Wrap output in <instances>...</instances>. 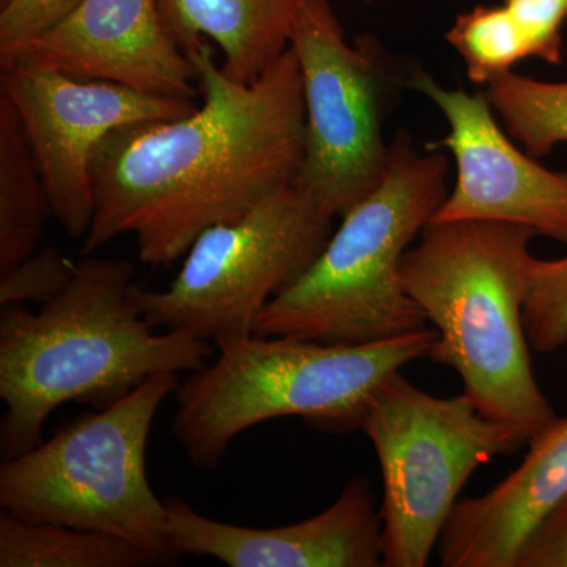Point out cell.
Returning a JSON list of instances; mask_svg holds the SVG:
<instances>
[{"instance_id":"cell-12","label":"cell","mask_w":567,"mask_h":567,"mask_svg":"<svg viewBox=\"0 0 567 567\" xmlns=\"http://www.w3.org/2000/svg\"><path fill=\"white\" fill-rule=\"evenodd\" d=\"M14 61L167 99L197 96L196 69L164 28L156 0H81L0 66Z\"/></svg>"},{"instance_id":"cell-3","label":"cell","mask_w":567,"mask_h":567,"mask_svg":"<svg viewBox=\"0 0 567 567\" xmlns=\"http://www.w3.org/2000/svg\"><path fill=\"white\" fill-rule=\"evenodd\" d=\"M535 237L516 224H429L401 262L405 292L439 333L429 360L456 371L477 412L528 445L558 420L524 327Z\"/></svg>"},{"instance_id":"cell-6","label":"cell","mask_w":567,"mask_h":567,"mask_svg":"<svg viewBox=\"0 0 567 567\" xmlns=\"http://www.w3.org/2000/svg\"><path fill=\"white\" fill-rule=\"evenodd\" d=\"M178 374L148 377L121 401L70 421L47 442L0 465V506L39 524L121 537L158 565L178 557L167 537L166 503L147 476V443Z\"/></svg>"},{"instance_id":"cell-4","label":"cell","mask_w":567,"mask_h":567,"mask_svg":"<svg viewBox=\"0 0 567 567\" xmlns=\"http://www.w3.org/2000/svg\"><path fill=\"white\" fill-rule=\"evenodd\" d=\"M435 328L365 344L293 338L223 339L219 357L175 390L173 434L186 458L210 472L246 429L301 416L320 431L349 434L379 388L404 365L429 357Z\"/></svg>"},{"instance_id":"cell-10","label":"cell","mask_w":567,"mask_h":567,"mask_svg":"<svg viewBox=\"0 0 567 567\" xmlns=\"http://www.w3.org/2000/svg\"><path fill=\"white\" fill-rule=\"evenodd\" d=\"M0 70V92L20 114L52 215L69 237L82 240L93 218V158L104 137L133 123L174 121L197 107L192 100L78 80L39 63L14 61Z\"/></svg>"},{"instance_id":"cell-8","label":"cell","mask_w":567,"mask_h":567,"mask_svg":"<svg viewBox=\"0 0 567 567\" xmlns=\"http://www.w3.org/2000/svg\"><path fill=\"white\" fill-rule=\"evenodd\" d=\"M333 221L303 186L290 183L200 234L167 289L133 284L130 298L152 327L213 342L251 336L265 306L316 262Z\"/></svg>"},{"instance_id":"cell-20","label":"cell","mask_w":567,"mask_h":567,"mask_svg":"<svg viewBox=\"0 0 567 567\" xmlns=\"http://www.w3.org/2000/svg\"><path fill=\"white\" fill-rule=\"evenodd\" d=\"M524 327L536 352H557L567 344V256L533 260Z\"/></svg>"},{"instance_id":"cell-17","label":"cell","mask_w":567,"mask_h":567,"mask_svg":"<svg viewBox=\"0 0 567 567\" xmlns=\"http://www.w3.org/2000/svg\"><path fill=\"white\" fill-rule=\"evenodd\" d=\"M151 555L128 540L0 511V567H144Z\"/></svg>"},{"instance_id":"cell-24","label":"cell","mask_w":567,"mask_h":567,"mask_svg":"<svg viewBox=\"0 0 567 567\" xmlns=\"http://www.w3.org/2000/svg\"><path fill=\"white\" fill-rule=\"evenodd\" d=\"M514 567H567V495L529 529Z\"/></svg>"},{"instance_id":"cell-15","label":"cell","mask_w":567,"mask_h":567,"mask_svg":"<svg viewBox=\"0 0 567 567\" xmlns=\"http://www.w3.org/2000/svg\"><path fill=\"white\" fill-rule=\"evenodd\" d=\"M305 0H156L167 33L183 51L208 41L221 52V69L252 82L289 50ZM371 3L374 0H357Z\"/></svg>"},{"instance_id":"cell-13","label":"cell","mask_w":567,"mask_h":567,"mask_svg":"<svg viewBox=\"0 0 567 567\" xmlns=\"http://www.w3.org/2000/svg\"><path fill=\"white\" fill-rule=\"evenodd\" d=\"M164 503L167 537L178 558L212 557L230 567L383 566L382 516L364 476L352 477L323 513L278 528L213 520L178 496Z\"/></svg>"},{"instance_id":"cell-19","label":"cell","mask_w":567,"mask_h":567,"mask_svg":"<svg viewBox=\"0 0 567 567\" xmlns=\"http://www.w3.org/2000/svg\"><path fill=\"white\" fill-rule=\"evenodd\" d=\"M445 39L464 61L468 80L481 87L529 58L527 43L503 3L476 6L458 14Z\"/></svg>"},{"instance_id":"cell-2","label":"cell","mask_w":567,"mask_h":567,"mask_svg":"<svg viewBox=\"0 0 567 567\" xmlns=\"http://www.w3.org/2000/svg\"><path fill=\"white\" fill-rule=\"evenodd\" d=\"M133 276L128 260L85 259L39 311L0 306L2 461L39 446L48 417L66 402L107 409L148 377L207 364L208 341L153 333L130 298Z\"/></svg>"},{"instance_id":"cell-11","label":"cell","mask_w":567,"mask_h":567,"mask_svg":"<svg viewBox=\"0 0 567 567\" xmlns=\"http://www.w3.org/2000/svg\"><path fill=\"white\" fill-rule=\"evenodd\" d=\"M405 84L431 100L450 126L427 148H445L456 162L453 192L429 224H516L567 245V173L547 169L520 151L484 91L443 87L421 69Z\"/></svg>"},{"instance_id":"cell-16","label":"cell","mask_w":567,"mask_h":567,"mask_svg":"<svg viewBox=\"0 0 567 567\" xmlns=\"http://www.w3.org/2000/svg\"><path fill=\"white\" fill-rule=\"evenodd\" d=\"M52 205L35 153L6 93L0 92V276L35 252Z\"/></svg>"},{"instance_id":"cell-21","label":"cell","mask_w":567,"mask_h":567,"mask_svg":"<svg viewBox=\"0 0 567 567\" xmlns=\"http://www.w3.org/2000/svg\"><path fill=\"white\" fill-rule=\"evenodd\" d=\"M71 264L54 248L33 252L9 274L0 276V306L48 303L61 295L74 275Z\"/></svg>"},{"instance_id":"cell-1","label":"cell","mask_w":567,"mask_h":567,"mask_svg":"<svg viewBox=\"0 0 567 567\" xmlns=\"http://www.w3.org/2000/svg\"><path fill=\"white\" fill-rule=\"evenodd\" d=\"M186 54L203 103L181 118L133 123L104 137L82 252L133 234L142 262L166 267L208 227L235 221L297 181L306 128L292 48L252 82L227 76L208 41Z\"/></svg>"},{"instance_id":"cell-23","label":"cell","mask_w":567,"mask_h":567,"mask_svg":"<svg viewBox=\"0 0 567 567\" xmlns=\"http://www.w3.org/2000/svg\"><path fill=\"white\" fill-rule=\"evenodd\" d=\"M81 0H0V62L47 32Z\"/></svg>"},{"instance_id":"cell-5","label":"cell","mask_w":567,"mask_h":567,"mask_svg":"<svg viewBox=\"0 0 567 567\" xmlns=\"http://www.w3.org/2000/svg\"><path fill=\"white\" fill-rule=\"evenodd\" d=\"M445 153L417 151L402 132L390 142L374 192L342 215L300 278L257 317L254 334L323 344H365L427 328L401 281V262L446 199Z\"/></svg>"},{"instance_id":"cell-22","label":"cell","mask_w":567,"mask_h":567,"mask_svg":"<svg viewBox=\"0 0 567 567\" xmlns=\"http://www.w3.org/2000/svg\"><path fill=\"white\" fill-rule=\"evenodd\" d=\"M503 6L524 37L529 58L551 65L561 63L567 0H503Z\"/></svg>"},{"instance_id":"cell-18","label":"cell","mask_w":567,"mask_h":567,"mask_svg":"<svg viewBox=\"0 0 567 567\" xmlns=\"http://www.w3.org/2000/svg\"><path fill=\"white\" fill-rule=\"evenodd\" d=\"M483 91L506 132L533 158L567 144V81H537L509 71Z\"/></svg>"},{"instance_id":"cell-14","label":"cell","mask_w":567,"mask_h":567,"mask_svg":"<svg viewBox=\"0 0 567 567\" xmlns=\"http://www.w3.org/2000/svg\"><path fill=\"white\" fill-rule=\"evenodd\" d=\"M524 462L487 494L461 498L436 544L445 567H514L518 547L567 495V417L528 445Z\"/></svg>"},{"instance_id":"cell-9","label":"cell","mask_w":567,"mask_h":567,"mask_svg":"<svg viewBox=\"0 0 567 567\" xmlns=\"http://www.w3.org/2000/svg\"><path fill=\"white\" fill-rule=\"evenodd\" d=\"M290 48L300 66L306 128L295 182L338 218L374 192L386 173L385 55L374 37L347 41L330 0H305Z\"/></svg>"},{"instance_id":"cell-7","label":"cell","mask_w":567,"mask_h":567,"mask_svg":"<svg viewBox=\"0 0 567 567\" xmlns=\"http://www.w3.org/2000/svg\"><path fill=\"white\" fill-rule=\"evenodd\" d=\"M360 431L382 468L385 567L427 566L468 477L492 458L528 446L516 431L477 412L464 393L435 398L401 372L379 388Z\"/></svg>"}]
</instances>
